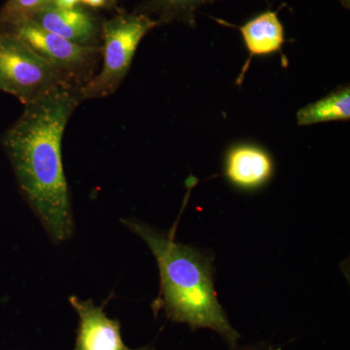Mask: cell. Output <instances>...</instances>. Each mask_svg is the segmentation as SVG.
<instances>
[{"label": "cell", "instance_id": "6da1fadb", "mask_svg": "<svg viewBox=\"0 0 350 350\" xmlns=\"http://www.w3.org/2000/svg\"><path fill=\"white\" fill-rule=\"evenodd\" d=\"M77 98L66 84L25 105L4 135L18 184L55 243L73 234L72 211L62 159V139Z\"/></svg>", "mask_w": 350, "mask_h": 350}, {"label": "cell", "instance_id": "7a4b0ae2", "mask_svg": "<svg viewBox=\"0 0 350 350\" xmlns=\"http://www.w3.org/2000/svg\"><path fill=\"white\" fill-rule=\"evenodd\" d=\"M150 248L160 271V293L154 312L163 310L174 323L193 331L215 332L231 349L238 347L241 334L230 323L214 285V258L188 244L177 243L174 230L163 232L138 221L122 220Z\"/></svg>", "mask_w": 350, "mask_h": 350}, {"label": "cell", "instance_id": "3957f363", "mask_svg": "<svg viewBox=\"0 0 350 350\" xmlns=\"http://www.w3.org/2000/svg\"><path fill=\"white\" fill-rule=\"evenodd\" d=\"M63 75L8 31H0V91L25 105L64 84Z\"/></svg>", "mask_w": 350, "mask_h": 350}, {"label": "cell", "instance_id": "277c9868", "mask_svg": "<svg viewBox=\"0 0 350 350\" xmlns=\"http://www.w3.org/2000/svg\"><path fill=\"white\" fill-rule=\"evenodd\" d=\"M159 24L144 14L123 16L105 27L103 66L83 88L85 98H103L113 93L130 68L140 41Z\"/></svg>", "mask_w": 350, "mask_h": 350}, {"label": "cell", "instance_id": "5b68a950", "mask_svg": "<svg viewBox=\"0 0 350 350\" xmlns=\"http://www.w3.org/2000/svg\"><path fill=\"white\" fill-rule=\"evenodd\" d=\"M5 31L17 36L62 73L63 71L72 72L87 66L98 53L92 46L79 45L46 31L32 20L25 21Z\"/></svg>", "mask_w": 350, "mask_h": 350}, {"label": "cell", "instance_id": "8992f818", "mask_svg": "<svg viewBox=\"0 0 350 350\" xmlns=\"http://www.w3.org/2000/svg\"><path fill=\"white\" fill-rule=\"evenodd\" d=\"M69 303L79 317L75 350H155L153 345L130 349L121 335V324L111 319L105 306H96L92 300L82 301L71 296Z\"/></svg>", "mask_w": 350, "mask_h": 350}, {"label": "cell", "instance_id": "52a82bcc", "mask_svg": "<svg viewBox=\"0 0 350 350\" xmlns=\"http://www.w3.org/2000/svg\"><path fill=\"white\" fill-rule=\"evenodd\" d=\"M275 172L271 155L262 147L239 144L225 157L224 175L234 187L253 191L266 185Z\"/></svg>", "mask_w": 350, "mask_h": 350}, {"label": "cell", "instance_id": "ba28073f", "mask_svg": "<svg viewBox=\"0 0 350 350\" xmlns=\"http://www.w3.org/2000/svg\"><path fill=\"white\" fill-rule=\"evenodd\" d=\"M241 36L248 51L247 59L237 79L241 85L246 71L250 68L251 59L254 57L267 56L282 52L285 42L284 27L276 11L267 10L239 27Z\"/></svg>", "mask_w": 350, "mask_h": 350}, {"label": "cell", "instance_id": "9c48e42d", "mask_svg": "<svg viewBox=\"0 0 350 350\" xmlns=\"http://www.w3.org/2000/svg\"><path fill=\"white\" fill-rule=\"evenodd\" d=\"M31 20L46 31L79 45L91 42L96 33L93 20L79 9H62L51 4Z\"/></svg>", "mask_w": 350, "mask_h": 350}, {"label": "cell", "instance_id": "30bf717a", "mask_svg": "<svg viewBox=\"0 0 350 350\" xmlns=\"http://www.w3.org/2000/svg\"><path fill=\"white\" fill-rule=\"evenodd\" d=\"M350 119V88H338L325 98L310 103L297 113L298 125L330 121H349Z\"/></svg>", "mask_w": 350, "mask_h": 350}, {"label": "cell", "instance_id": "8fae6325", "mask_svg": "<svg viewBox=\"0 0 350 350\" xmlns=\"http://www.w3.org/2000/svg\"><path fill=\"white\" fill-rule=\"evenodd\" d=\"M53 4V0H8L0 12V25L12 29Z\"/></svg>", "mask_w": 350, "mask_h": 350}, {"label": "cell", "instance_id": "7c38bea8", "mask_svg": "<svg viewBox=\"0 0 350 350\" xmlns=\"http://www.w3.org/2000/svg\"><path fill=\"white\" fill-rule=\"evenodd\" d=\"M215 1L217 0H154V6L163 19H179L194 25L198 9Z\"/></svg>", "mask_w": 350, "mask_h": 350}, {"label": "cell", "instance_id": "4fadbf2b", "mask_svg": "<svg viewBox=\"0 0 350 350\" xmlns=\"http://www.w3.org/2000/svg\"><path fill=\"white\" fill-rule=\"evenodd\" d=\"M232 350H283L278 345H269L268 342H259L256 345H246L243 347H234Z\"/></svg>", "mask_w": 350, "mask_h": 350}, {"label": "cell", "instance_id": "5bb4252c", "mask_svg": "<svg viewBox=\"0 0 350 350\" xmlns=\"http://www.w3.org/2000/svg\"><path fill=\"white\" fill-rule=\"evenodd\" d=\"M79 1L80 0H53V5L62 9H73Z\"/></svg>", "mask_w": 350, "mask_h": 350}, {"label": "cell", "instance_id": "9a60e30c", "mask_svg": "<svg viewBox=\"0 0 350 350\" xmlns=\"http://www.w3.org/2000/svg\"><path fill=\"white\" fill-rule=\"evenodd\" d=\"M83 3L86 4V5H89L91 7H101L105 5V0H80Z\"/></svg>", "mask_w": 350, "mask_h": 350}, {"label": "cell", "instance_id": "2e32d148", "mask_svg": "<svg viewBox=\"0 0 350 350\" xmlns=\"http://www.w3.org/2000/svg\"><path fill=\"white\" fill-rule=\"evenodd\" d=\"M340 2H342V5L345 7H347V8H349V0H340Z\"/></svg>", "mask_w": 350, "mask_h": 350}]
</instances>
